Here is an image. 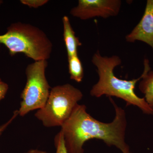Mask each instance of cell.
Returning <instances> with one entry per match:
<instances>
[{
    "label": "cell",
    "mask_w": 153,
    "mask_h": 153,
    "mask_svg": "<svg viewBox=\"0 0 153 153\" xmlns=\"http://www.w3.org/2000/svg\"><path fill=\"white\" fill-rule=\"evenodd\" d=\"M25 153H48L44 151L38 149H31Z\"/></svg>",
    "instance_id": "9a60e30c"
},
{
    "label": "cell",
    "mask_w": 153,
    "mask_h": 153,
    "mask_svg": "<svg viewBox=\"0 0 153 153\" xmlns=\"http://www.w3.org/2000/svg\"><path fill=\"white\" fill-rule=\"evenodd\" d=\"M83 97L81 91L66 83L51 88L46 104L35 117L46 127L62 126Z\"/></svg>",
    "instance_id": "277c9868"
},
{
    "label": "cell",
    "mask_w": 153,
    "mask_h": 153,
    "mask_svg": "<svg viewBox=\"0 0 153 153\" xmlns=\"http://www.w3.org/2000/svg\"><path fill=\"white\" fill-rule=\"evenodd\" d=\"M115 117L110 123L97 120L88 113L84 105H77L70 117L62 126L65 146L68 153H83L87 141L100 140L109 146H114L123 153H130L125 140L127 121L125 111L118 106L112 99Z\"/></svg>",
    "instance_id": "6da1fadb"
},
{
    "label": "cell",
    "mask_w": 153,
    "mask_h": 153,
    "mask_svg": "<svg viewBox=\"0 0 153 153\" xmlns=\"http://www.w3.org/2000/svg\"><path fill=\"white\" fill-rule=\"evenodd\" d=\"M3 3V1H1V0H0V5L1 4Z\"/></svg>",
    "instance_id": "2e32d148"
},
{
    "label": "cell",
    "mask_w": 153,
    "mask_h": 153,
    "mask_svg": "<svg viewBox=\"0 0 153 153\" xmlns=\"http://www.w3.org/2000/svg\"><path fill=\"white\" fill-rule=\"evenodd\" d=\"M48 0H21V3L30 8H38L48 2Z\"/></svg>",
    "instance_id": "7c38bea8"
},
{
    "label": "cell",
    "mask_w": 153,
    "mask_h": 153,
    "mask_svg": "<svg viewBox=\"0 0 153 153\" xmlns=\"http://www.w3.org/2000/svg\"><path fill=\"white\" fill-rule=\"evenodd\" d=\"M47 60L35 61L27 66V82L21 94L19 115L25 116L30 111L41 109L46 104L51 87L46 76Z\"/></svg>",
    "instance_id": "5b68a950"
},
{
    "label": "cell",
    "mask_w": 153,
    "mask_h": 153,
    "mask_svg": "<svg viewBox=\"0 0 153 153\" xmlns=\"http://www.w3.org/2000/svg\"><path fill=\"white\" fill-rule=\"evenodd\" d=\"M63 28V40L67 51L68 57L78 55L77 49L82 45L79 38L75 36V33L70 23L69 18L64 16L62 18Z\"/></svg>",
    "instance_id": "ba28073f"
},
{
    "label": "cell",
    "mask_w": 153,
    "mask_h": 153,
    "mask_svg": "<svg viewBox=\"0 0 153 153\" xmlns=\"http://www.w3.org/2000/svg\"><path fill=\"white\" fill-rule=\"evenodd\" d=\"M54 142L56 149V153H68L65 146L63 132L61 131L56 135Z\"/></svg>",
    "instance_id": "8fae6325"
},
{
    "label": "cell",
    "mask_w": 153,
    "mask_h": 153,
    "mask_svg": "<svg viewBox=\"0 0 153 153\" xmlns=\"http://www.w3.org/2000/svg\"><path fill=\"white\" fill-rule=\"evenodd\" d=\"M19 115V111L18 110L15 111L13 113V116L11 117V118L7 122L1 125L0 126V136L4 132V131L7 129V128L8 127V126L14 120L16 119V118Z\"/></svg>",
    "instance_id": "4fadbf2b"
},
{
    "label": "cell",
    "mask_w": 153,
    "mask_h": 153,
    "mask_svg": "<svg viewBox=\"0 0 153 153\" xmlns=\"http://www.w3.org/2000/svg\"><path fill=\"white\" fill-rule=\"evenodd\" d=\"M8 89V84L3 81L0 77V101L4 98Z\"/></svg>",
    "instance_id": "5bb4252c"
},
{
    "label": "cell",
    "mask_w": 153,
    "mask_h": 153,
    "mask_svg": "<svg viewBox=\"0 0 153 153\" xmlns=\"http://www.w3.org/2000/svg\"><path fill=\"white\" fill-rule=\"evenodd\" d=\"M121 3L120 0H79L70 14L82 20L96 17L106 19L118 15Z\"/></svg>",
    "instance_id": "8992f818"
},
{
    "label": "cell",
    "mask_w": 153,
    "mask_h": 153,
    "mask_svg": "<svg viewBox=\"0 0 153 153\" xmlns=\"http://www.w3.org/2000/svg\"></svg>",
    "instance_id": "e0dca14e"
},
{
    "label": "cell",
    "mask_w": 153,
    "mask_h": 153,
    "mask_svg": "<svg viewBox=\"0 0 153 153\" xmlns=\"http://www.w3.org/2000/svg\"><path fill=\"white\" fill-rule=\"evenodd\" d=\"M0 44L7 48L11 56L22 53L35 61L47 60L53 47L52 42L43 30L20 22L13 23L5 33L0 35Z\"/></svg>",
    "instance_id": "3957f363"
},
{
    "label": "cell",
    "mask_w": 153,
    "mask_h": 153,
    "mask_svg": "<svg viewBox=\"0 0 153 153\" xmlns=\"http://www.w3.org/2000/svg\"><path fill=\"white\" fill-rule=\"evenodd\" d=\"M128 43L142 41L149 45L153 50V0H148L143 15L140 22L129 34L126 36Z\"/></svg>",
    "instance_id": "52a82bcc"
},
{
    "label": "cell",
    "mask_w": 153,
    "mask_h": 153,
    "mask_svg": "<svg viewBox=\"0 0 153 153\" xmlns=\"http://www.w3.org/2000/svg\"><path fill=\"white\" fill-rule=\"evenodd\" d=\"M91 61L97 68L99 80L91 90V95L96 97L103 95L109 97H116L124 100L127 105L137 106L144 113L153 114V108L149 105L145 98L139 97L134 92L136 84L143 78V74L137 79L131 80L117 78L115 76L114 70L121 64L120 57L117 55L102 56L99 50L94 53Z\"/></svg>",
    "instance_id": "7a4b0ae2"
},
{
    "label": "cell",
    "mask_w": 153,
    "mask_h": 153,
    "mask_svg": "<svg viewBox=\"0 0 153 153\" xmlns=\"http://www.w3.org/2000/svg\"><path fill=\"white\" fill-rule=\"evenodd\" d=\"M68 71L70 79L77 82H82L84 71L78 55L68 57Z\"/></svg>",
    "instance_id": "30bf717a"
},
{
    "label": "cell",
    "mask_w": 153,
    "mask_h": 153,
    "mask_svg": "<svg viewBox=\"0 0 153 153\" xmlns=\"http://www.w3.org/2000/svg\"><path fill=\"white\" fill-rule=\"evenodd\" d=\"M142 80L140 82L139 88L144 94L146 101L153 109V71L151 70L148 59H145Z\"/></svg>",
    "instance_id": "9c48e42d"
}]
</instances>
